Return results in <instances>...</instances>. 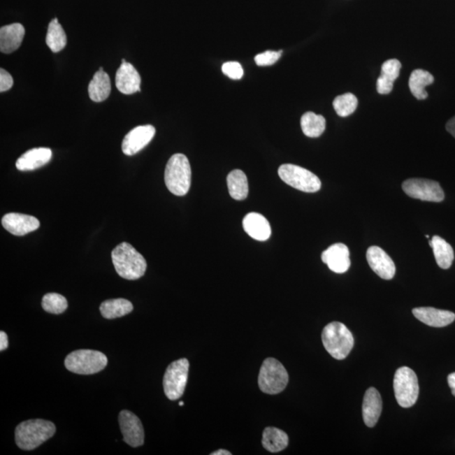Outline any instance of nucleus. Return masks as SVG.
Listing matches in <instances>:
<instances>
[{"label": "nucleus", "mask_w": 455, "mask_h": 455, "mask_svg": "<svg viewBox=\"0 0 455 455\" xmlns=\"http://www.w3.org/2000/svg\"><path fill=\"white\" fill-rule=\"evenodd\" d=\"M112 259L118 275L127 280H137L145 274V257L127 242H122L113 250Z\"/></svg>", "instance_id": "f257e3e1"}, {"label": "nucleus", "mask_w": 455, "mask_h": 455, "mask_svg": "<svg viewBox=\"0 0 455 455\" xmlns=\"http://www.w3.org/2000/svg\"><path fill=\"white\" fill-rule=\"evenodd\" d=\"M56 432L55 424L43 419L28 420L15 428V442L20 449L34 450L51 438Z\"/></svg>", "instance_id": "f03ea898"}, {"label": "nucleus", "mask_w": 455, "mask_h": 455, "mask_svg": "<svg viewBox=\"0 0 455 455\" xmlns=\"http://www.w3.org/2000/svg\"><path fill=\"white\" fill-rule=\"evenodd\" d=\"M322 338L328 354L338 360L345 359L354 346L352 332L340 322L328 324L323 329Z\"/></svg>", "instance_id": "7ed1b4c3"}, {"label": "nucleus", "mask_w": 455, "mask_h": 455, "mask_svg": "<svg viewBox=\"0 0 455 455\" xmlns=\"http://www.w3.org/2000/svg\"><path fill=\"white\" fill-rule=\"evenodd\" d=\"M165 182L172 194L180 196L187 194L191 187L192 169L186 155H172L166 167Z\"/></svg>", "instance_id": "20e7f679"}, {"label": "nucleus", "mask_w": 455, "mask_h": 455, "mask_svg": "<svg viewBox=\"0 0 455 455\" xmlns=\"http://www.w3.org/2000/svg\"><path fill=\"white\" fill-rule=\"evenodd\" d=\"M108 360L99 351L81 349L71 352L65 359L64 364L68 371L77 375L97 374L108 366Z\"/></svg>", "instance_id": "39448f33"}, {"label": "nucleus", "mask_w": 455, "mask_h": 455, "mask_svg": "<svg viewBox=\"0 0 455 455\" xmlns=\"http://www.w3.org/2000/svg\"><path fill=\"white\" fill-rule=\"evenodd\" d=\"M289 380L288 371L280 361L273 358L264 360L258 376V385L262 392L277 395L284 391Z\"/></svg>", "instance_id": "423d86ee"}, {"label": "nucleus", "mask_w": 455, "mask_h": 455, "mask_svg": "<svg viewBox=\"0 0 455 455\" xmlns=\"http://www.w3.org/2000/svg\"><path fill=\"white\" fill-rule=\"evenodd\" d=\"M393 391L401 407L409 408L416 404L419 396V384L416 373L408 367H401L393 377Z\"/></svg>", "instance_id": "0eeeda50"}, {"label": "nucleus", "mask_w": 455, "mask_h": 455, "mask_svg": "<svg viewBox=\"0 0 455 455\" xmlns=\"http://www.w3.org/2000/svg\"><path fill=\"white\" fill-rule=\"evenodd\" d=\"M190 363L187 359H180L168 366L164 375V391L168 399L176 400L183 396L187 384Z\"/></svg>", "instance_id": "6e6552de"}, {"label": "nucleus", "mask_w": 455, "mask_h": 455, "mask_svg": "<svg viewBox=\"0 0 455 455\" xmlns=\"http://www.w3.org/2000/svg\"><path fill=\"white\" fill-rule=\"evenodd\" d=\"M278 175L289 186L295 189L313 194L322 187L321 180L305 168L285 164L278 169Z\"/></svg>", "instance_id": "1a4fd4ad"}, {"label": "nucleus", "mask_w": 455, "mask_h": 455, "mask_svg": "<svg viewBox=\"0 0 455 455\" xmlns=\"http://www.w3.org/2000/svg\"><path fill=\"white\" fill-rule=\"evenodd\" d=\"M403 189L411 198L425 202L440 203L445 196L440 183L428 179L412 178L405 180Z\"/></svg>", "instance_id": "9d476101"}, {"label": "nucleus", "mask_w": 455, "mask_h": 455, "mask_svg": "<svg viewBox=\"0 0 455 455\" xmlns=\"http://www.w3.org/2000/svg\"><path fill=\"white\" fill-rule=\"evenodd\" d=\"M119 424L124 435V440L133 448L140 447L145 442V430L139 418L129 411L119 414Z\"/></svg>", "instance_id": "9b49d317"}, {"label": "nucleus", "mask_w": 455, "mask_h": 455, "mask_svg": "<svg viewBox=\"0 0 455 455\" xmlns=\"http://www.w3.org/2000/svg\"><path fill=\"white\" fill-rule=\"evenodd\" d=\"M154 134L155 129L152 125L136 127L126 135L122 141V152L129 157L136 154L149 145Z\"/></svg>", "instance_id": "f8f14e48"}, {"label": "nucleus", "mask_w": 455, "mask_h": 455, "mask_svg": "<svg viewBox=\"0 0 455 455\" xmlns=\"http://www.w3.org/2000/svg\"><path fill=\"white\" fill-rule=\"evenodd\" d=\"M367 261L373 270L384 280H391L396 274V265L391 257L378 247H371L367 251Z\"/></svg>", "instance_id": "ddd939ff"}, {"label": "nucleus", "mask_w": 455, "mask_h": 455, "mask_svg": "<svg viewBox=\"0 0 455 455\" xmlns=\"http://www.w3.org/2000/svg\"><path fill=\"white\" fill-rule=\"evenodd\" d=\"M3 227L13 236H23L40 227L39 220L34 216L10 212L3 217Z\"/></svg>", "instance_id": "4468645a"}, {"label": "nucleus", "mask_w": 455, "mask_h": 455, "mask_svg": "<svg viewBox=\"0 0 455 455\" xmlns=\"http://www.w3.org/2000/svg\"><path fill=\"white\" fill-rule=\"evenodd\" d=\"M322 259L335 273H346L351 266L349 249L342 243L331 245L322 253Z\"/></svg>", "instance_id": "2eb2a0df"}, {"label": "nucleus", "mask_w": 455, "mask_h": 455, "mask_svg": "<svg viewBox=\"0 0 455 455\" xmlns=\"http://www.w3.org/2000/svg\"><path fill=\"white\" fill-rule=\"evenodd\" d=\"M141 77L138 72L128 62L122 63L116 75V86L119 92L125 95L141 92Z\"/></svg>", "instance_id": "dca6fc26"}, {"label": "nucleus", "mask_w": 455, "mask_h": 455, "mask_svg": "<svg viewBox=\"0 0 455 455\" xmlns=\"http://www.w3.org/2000/svg\"><path fill=\"white\" fill-rule=\"evenodd\" d=\"M414 317L422 323L433 327H445L450 325L455 319V314L448 310H442L433 307H420L413 309Z\"/></svg>", "instance_id": "f3484780"}, {"label": "nucleus", "mask_w": 455, "mask_h": 455, "mask_svg": "<svg viewBox=\"0 0 455 455\" xmlns=\"http://www.w3.org/2000/svg\"><path fill=\"white\" fill-rule=\"evenodd\" d=\"M52 150L48 147H36L26 152L15 163L20 171H30L39 169L51 161Z\"/></svg>", "instance_id": "a211bd4d"}, {"label": "nucleus", "mask_w": 455, "mask_h": 455, "mask_svg": "<svg viewBox=\"0 0 455 455\" xmlns=\"http://www.w3.org/2000/svg\"><path fill=\"white\" fill-rule=\"evenodd\" d=\"M383 403L380 393L375 388L367 389L363 403V421L368 428L375 427L382 412Z\"/></svg>", "instance_id": "6ab92c4d"}, {"label": "nucleus", "mask_w": 455, "mask_h": 455, "mask_svg": "<svg viewBox=\"0 0 455 455\" xmlns=\"http://www.w3.org/2000/svg\"><path fill=\"white\" fill-rule=\"evenodd\" d=\"M26 31L22 24H7L0 29V51L13 52L22 45Z\"/></svg>", "instance_id": "aec40b11"}, {"label": "nucleus", "mask_w": 455, "mask_h": 455, "mask_svg": "<svg viewBox=\"0 0 455 455\" xmlns=\"http://www.w3.org/2000/svg\"><path fill=\"white\" fill-rule=\"evenodd\" d=\"M243 228L249 236L259 241L268 240L272 233L268 220L257 212H250L245 217Z\"/></svg>", "instance_id": "412c9836"}, {"label": "nucleus", "mask_w": 455, "mask_h": 455, "mask_svg": "<svg viewBox=\"0 0 455 455\" xmlns=\"http://www.w3.org/2000/svg\"><path fill=\"white\" fill-rule=\"evenodd\" d=\"M401 64L399 60L389 59L381 67V75L377 80V92L380 95H387L392 92L393 82L400 75Z\"/></svg>", "instance_id": "4be33fe9"}, {"label": "nucleus", "mask_w": 455, "mask_h": 455, "mask_svg": "<svg viewBox=\"0 0 455 455\" xmlns=\"http://www.w3.org/2000/svg\"><path fill=\"white\" fill-rule=\"evenodd\" d=\"M112 92L110 77L104 71H98L89 82L88 92L90 99L102 102L108 99Z\"/></svg>", "instance_id": "5701e85b"}, {"label": "nucleus", "mask_w": 455, "mask_h": 455, "mask_svg": "<svg viewBox=\"0 0 455 455\" xmlns=\"http://www.w3.org/2000/svg\"><path fill=\"white\" fill-rule=\"evenodd\" d=\"M262 445L270 453H278L289 445V436L282 430L274 427L265 428L262 434Z\"/></svg>", "instance_id": "b1692460"}, {"label": "nucleus", "mask_w": 455, "mask_h": 455, "mask_svg": "<svg viewBox=\"0 0 455 455\" xmlns=\"http://www.w3.org/2000/svg\"><path fill=\"white\" fill-rule=\"evenodd\" d=\"M430 247L433 248L437 264L442 269H449L452 266L454 253L452 247L440 236H433L429 241Z\"/></svg>", "instance_id": "393cba45"}, {"label": "nucleus", "mask_w": 455, "mask_h": 455, "mask_svg": "<svg viewBox=\"0 0 455 455\" xmlns=\"http://www.w3.org/2000/svg\"><path fill=\"white\" fill-rule=\"evenodd\" d=\"M100 310L102 317L106 319H113L125 317L133 310V303L128 299L114 298L109 299L101 303Z\"/></svg>", "instance_id": "a878e982"}, {"label": "nucleus", "mask_w": 455, "mask_h": 455, "mask_svg": "<svg viewBox=\"0 0 455 455\" xmlns=\"http://www.w3.org/2000/svg\"><path fill=\"white\" fill-rule=\"evenodd\" d=\"M434 78L428 71L424 69H416L412 73L409 79V87L411 89L412 95L417 100H425L428 97V92H426V87L432 85Z\"/></svg>", "instance_id": "bb28decb"}, {"label": "nucleus", "mask_w": 455, "mask_h": 455, "mask_svg": "<svg viewBox=\"0 0 455 455\" xmlns=\"http://www.w3.org/2000/svg\"><path fill=\"white\" fill-rule=\"evenodd\" d=\"M227 184L231 198L242 201L247 198L249 194L248 180L247 175L240 170H235L229 174Z\"/></svg>", "instance_id": "cd10ccee"}, {"label": "nucleus", "mask_w": 455, "mask_h": 455, "mask_svg": "<svg viewBox=\"0 0 455 455\" xmlns=\"http://www.w3.org/2000/svg\"><path fill=\"white\" fill-rule=\"evenodd\" d=\"M301 129L303 133L310 138H318L325 132L326 119L322 115L308 112L301 117Z\"/></svg>", "instance_id": "c85d7f7f"}, {"label": "nucleus", "mask_w": 455, "mask_h": 455, "mask_svg": "<svg viewBox=\"0 0 455 455\" xmlns=\"http://www.w3.org/2000/svg\"><path fill=\"white\" fill-rule=\"evenodd\" d=\"M46 43L52 52H59L66 47V34L59 22L57 18H55L49 23L48 34L46 36Z\"/></svg>", "instance_id": "c756f323"}, {"label": "nucleus", "mask_w": 455, "mask_h": 455, "mask_svg": "<svg viewBox=\"0 0 455 455\" xmlns=\"http://www.w3.org/2000/svg\"><path fill=\"white\" fill-rule=\"evenodd\" d=\"M358 103V98L354 94L346 93L335 98L333 108L339 117H346L355 112Z\"/></svg>", "instance_id": "7c9ffc66"}, {"label": "nucleus", "mask_w": 455, "mask_h": 455, "mask_svg": "<svg viewBox=\"0 0 455 455\" xmlns=\"http://www.w3.org/2000/svg\"><path fill=\"white\" fill-rule=\"evenodd\" d=\"M43 308L46 312L60 315L68 308V301L63 295L56 293L45 294L42 302Z\"/></svg>", "instance_id": "2f4dec72"}, {"label": "nucleus", "mask_w": 455, "mask_h": 455, "mask_svg": "<svg viewBox=\"0 0 455 455\" xmlns=\"http://www.w3.org/2000/svg\"><path fill=\"white\" fill-rule=\"evenodd\" d=\"M282 53V51H266L256 56L255 62L258 66H269L280 59Z\"/></svg>", "instance_id": "473e14b6"}, {"label": "nucleus", "mask_w": 455, "mask_h": 455, "mask_svg": "<svg viewBox=\"0 0 455 455\" xmlns=\"http://www.w3.org/2000/svg\"><path fill=\"white\" fill-rule=\"evenodd\" d=\"M222 71L225 75L232 80H240L244 75L243 68L238 62H228L224 64Z\"/></svg>", "instance_id": "72a5a7b5"}, {"label": "nucleus", "mask_w": 455, "mask_h": 455, "mask_svg": "<svg viewBox=\"0 0 455 455\" xmlns=\"http://www.w3.org/2000/svg\"><path fill=\"white\" fill-rule=\"evenodd\" d=\"M13 78L5 69H0V92H5L13 86Z\"/></svg>", "instance_id": "f704fd0d"}, {"label": "nucleus", "mask_w": 455, "mask_h": 455, "mask_svg": "<svg viewBox=\"0 0 455 455\" xmlns=\"http://www.w3.org/2000/svg\"><path fill=\"white\" fill-rule=\"evenodd\" d=\"M9 346L7 334L5 331H0V351H5Z\"/></svg>", "instance_id": "c9c22d12"}, {"label": "nucleus", "mask_w": 455, "mask_h": 455, "mask_svg": "<svg viewBox=\"0 0 455 455\" xmlns=\"http://www.w3.org/2000/svg\"><path fill=\"white\" fill-rule=\"evenodd\" d=\"M446 129L451 135H452L453 137L455 138V116L447 122Z\"/></svg>", "instance_id": "e433bc0d"}, {"label": "nucleus", "mask_w": 455, "mask_h": 455, "mask_svg": "<svg viewBox=\"0 0 455 455\" xmlns=\"http://www.w3.org/2000/svg\"><path fill=\"white\" fill-rule=\"evenodd\" d=\"M448 383L453 396L455 397V373H452L448 376Z\"/></svg>", "instance_id": "4c0bfd02"}, {"label": "nucleus", "mask_w": 455, "mask_h": 455, "mask_svg": "<svg viewBox=\"0 0 455 455\" xmlns=\"http://www.w3.org/2000/svg\"><path fill=\"white\" fill-rule=\"evenodd\" d=\"M232 454L231 452H229L228 450L225 449H219L215 451V452L211 453V455H231Z\"/></svg>", "instance_id": "58836bf2"}, {"label": "nucleus", "mask_w": 455, "mask_h": 455, "mask_svg": "<svg viewBox=\"0 0 455 455\" xmlns=\"http://www.w3.org/2000/svg\"><path fill=\"white\" fill-rule=\"evenodd\" d=\"M179 405H180V407H182V405H184V403H183V401H180V404H179Z\"/></svg>", "instance_id": "ea45409f"}, {"label": "nucleus", "mask_w": 455, "mask_h": 455, "mask_svg": "<svg viewBox=\"0 0 455 455\" xmlns=\"http://www.w3.org/2000/svg\"><path fill=\"white\" fill-rule=\"evenodd\" d=\"M126 62H127V61H126L125 59H122V63H126Z\"/></svg>", "instance_id": "a19ab883"}]
</instances>
